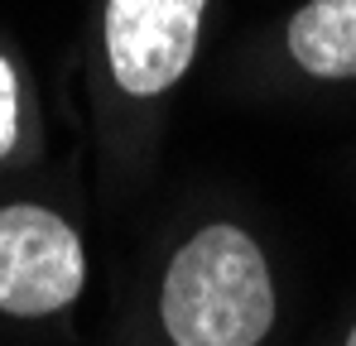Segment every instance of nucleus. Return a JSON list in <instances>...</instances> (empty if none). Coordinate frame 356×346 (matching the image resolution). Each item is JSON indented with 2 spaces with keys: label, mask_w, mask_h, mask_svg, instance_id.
<instances>
[{
  "label": "nucleus",
  "mask_w": 356,
  "mask_h": 346,
  "mask_svg": "<svg viewBox=\"0 0 356 346\" xmlns=\"http://www.w3.org/2000/svg\"><path fill=\"white\" fill-rule=\"evenodd\" d=\"M159 318L174 346H260L275 327L265 250L232 222L202 226L169 260Z\"/></svg>",
  "instance_id": "1"
},
{
  "label": "nucleus",
  "mask_w": 356,
  "mask_h": 346,
  "mask_svg": "<svg viewBox=\"0 0 356 346\" xmlns=\"http://www.w3.org/2000/svg\"><path fill=\"white\" fill-rule=\"evenodd\" d=\"M82 240L58 212L34 202L0 207V313L49 318L82 293Z\"/></svg>",
  "instance_id": "2"
},
{
  "label": "nucleus",
  "mask_w": 356,
  "mask_h": 346,
  "mask_svg": "<svg viewBox=\"0 0 356 346\" xmlns=\"http://www.w3.org/2000/svg\"><path fill=\"white\" fill-rule=\"evenodd\" d=\"M207 0H106V58L125 97L169 92L197 53Z\"/></svg>",
  "instance_id": "3"
},
{
  "label": "nucleus",
  "mask_w": 356,
  "mask_h": 346,
  "mask_svg": "<svg viewBox=\"0 0 356 346\" xmlns=\"http://www.w3.org/2000/svg\"><path fill=\"white\" fill-rule=\"evenodd\" d=\"M289 53L313 77H356V0H308L289 19Z\"/></svg>",
  "instance_id": "4"
},
{
  "label": "nucleus",
  "mask_w": 356,
  "mask_h": 346,
  "mask_svg": "<svg viewBox=\"0 0 356 346\" xmlns=\"http://www.w3.org/2000/svg\"><path fill=\"white\" fill-rule=\"evenodd\" d=\"M15 130H19V82L15 67L0 58V159L15 149Z\"/></svg>",
  "instance_id": "5"
},
{
  "label": "nucleus",
  "mask_w": 356,
  "mask_h": 346,
  "mask_svg": "<svg viewBox=\"0 0 356 346\" xmlns=\"http://www.w3.org/2000/svg\"><path fill=\"white\" fill-rule=\"evenodd\" d=\"M347 346H356V332H352V337H347Z\"/></svg>",
  "instance_id": "6"
}]
</instances>
